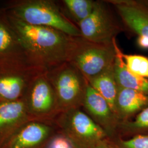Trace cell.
<instances>
[{
    "mask_svg": "<svg viewBox=\"0 0 148 148\" xmlns=\"http://www.w3.org/2000/svg\"><path fill=\"white\" fill-rule=\"evenodd\" d=\"M111 44L93 42L80 36L72 37L68 62L87 81L112 66L116 57L114 41Z\"/></svg>",
    "mask_w": 148,
    "mask_h": 148,
    "instance_id": "obj_3",
    "label": "cell"
},
{
    "mask_svg": "<svg viewBox=\"0 0 148 148\" xmlns=\"http://www.w3.org/2000/svg\"><path fill=\"white\" fill-rule=\"evenodd\" d=\"M46 71L29 63L0 65V99L13 101L24 98L33 81Z\"/></svg>",
    "mask_w": 148,
    "mask_h": 148,
    "instance_id": "obj_7",
    "label": "cell"
},
{
    "mask_svg": "<svg viewBox=\"0 0 148 148\" xmlns=\"http://www.w3.org/2000/svg\"><path fill=\"white\" fill-rule=\"evenodd\" d=\"M82 109L106 132L110 140L116 138L119 121L106 99L90 84Z\"/></svg>",
    "mask_w": 148,
    "mask_h": 148,
    "instance_id": "obj_10",
    "label": "cell"
},
{
    "mask_svg": "<svg viewBox=\"0 0 148 148\" xmlns=\"http://www.w3.org/2000/svg\"><path fill=\"white\" fill-rule=\"evenodd\" d=\"M51 127L41 122H29L22 127L10 144V148H33L47 138Z\"/></svg>",
    "mask_w": 148,
    "mask_h": 148,
    "instance_id": "obj_13",
    "label": "cell"
},
{
    "mask_svg": "<svg viewBox=\"0 0 148 148\" xmlns=\"http://www.w3.org/2000/svg\"><path fill=\"white\" fill-rule=\"evenodd\" d=\"M124 28L137 36V45L148 49V4L145 0H107Z\"/></svg>",
    "mask_w": 148,
    "mask_h": 148,
    "instance_id": "obj_8",
    "label": "cell"
},
{
    "mask_svg": "<svg viewBox=\"0 0 148 148\" xmlns=\"http://www.w3.org/2000/svg\"><path fill=\"white\" fill-rule=\"evenodd\" d=\"M114 65L99 75L88 79V82L90 86L106 99L115 114L119 87L115 76Z\"/></svg>",
    "mask_w": 148,
    "mask_h": 148,
    "instance_id": "obj_16",
    "label": "cell"
},
{
    "mask_svg": "<svg viewBox=\"0 0 148 148\" xmlns=\"http://www.w3.org/2000/svg\"><path fill=\"white\" fill-rule=\"evenodd\" d=\"M24 98L29 114L44 119L59 114L56 94L46 73L33 81Z\"/></svg>",
    "mask_w": 148,
    "mask_h": 148,
    "instance_id": "obj_9",
    "label": "cell"
},
{
    "mask_svg": "<svg viewBox=\"0 0 148 148\" xmlns=\"http://www.w3.org/2000/svg\"><path fill=\"white\" fill-rule=\"evenodd\" d=\"M114 43L116 53L114 69L118 87L136 90L148 95V79L139 77L128 70L116 40Z\"/></svg>",
    "mask_w": 148,
    "mask_h": 148,
    "instance_id": "obj_14",
    "label": "cell"
},
{
    "mask_svg": "<svg viewBox=\"0 0 148 148\" xmlns=\"http://www.w3.org/2000/svg\"><path fill=\"white\" fill-rule=\"evenodd\" d=\"M145 1H146V2L148 4V0H145Z\"/></svg>",
    "mask_w": 148,
    "mask_h": 148,
    "instance_id": "obj_23",
    "label": "cell"
},
{
    "mask_svg": "<svg viewBox=\"0 0 148 148\" xmlns=\"http://www.w3.org/2000/svg\"><path fill=\"white\" fill-rule=\"evenodd\" d=\"M93 0H63L61 8L68 19L77 26L91 14L95 5Z\"/></svg>",
    "mask_w": 148,
    "mask_h": 148,
    "instance_id": "obj_17",
    "label": "cell"
},
{
    "mask_svg": "<svg viewBox=\"0 0 148 148\" xmlns=\"http://www.w3.org/2000/svg\"><path fill=\"white\" fill-rule=\"evenodd\" d=\"M57 122L65 134L64 136L75 148H95L101 142L109 139L82 108L60 112Z\"/></svg>",
    "mask_w": 148,
    "mask_h": 148,
    "instance_id": "obj_5",
    "label": "cell"
},
{
    "mask_svg": "<svg viewBox=\"0 0 148 148\" xmlns=\"http://www.w3.org/2000/svg\"><path fill=\"white\" fill-rule=\"evenodd\" d=\"M95 148H117L109 139H106L99 143Z\"/></svg>",
    "mask_w": 148,
    "mask_h": 148,
    "instance_id": "obj_22",
    "label": "cell"
},
{
    "mask_svg": "<svg viewBox=\"0 0 148 148\" xmlns=\"http://www.w3.org/2000/svg\"><path fill=\"white\" fill-rule=\"evenodd\" d=\"M132 137L138 135L148 136V106L131 120L119 123L118 134Z\"/></svg>",
    "mask_w": 148,
    "mask_h": 148,
    "instance_id": "obj_18",
    "label": "cell"
},
{
    "mask_svg": "<svg viewBox=\"0 0 148 148\" xmlns=\"http://www.w3.org/2000/svg\"><path fill=\"white\" fill-rule=\"evenodd\" d=\"M5 13L28 24L52 28L73 37L79 29L65 16L60 5L51 0H15L1 8Z\"/></svg>",
    "mask_w": 148,
    "mask_h": 148,
    "instance_id": "obj_2",
    "label": "cell"
},
{
    "mask_svg": "<svg viewBox=\"0 0 148 148\" xmlns=\"http://www.w3.org/2000/svg\"><path fill=\"white\" fill-rule=\"evenodd\" d=\"M148 106V95L136 90L119 87L115 114L119 123L132 120Z\"/></svg>",
    "mask_w": 148,
    "mask_h": 148,
    "instance_id": "obj_12",
    "label": "cell"
},
{
    "mask_svg": "<svg viewBox=\"0 0 148 148\" xmlns=\"http://www.w3.org/2000/svg\"><path fill=\"white\" fill-rule=\"evenodd\" d=\"M1 101V99H0V101Z\"/></svg>",
    "mask_w": 148,
    "mask_h": 148,
    "instance_id": "obj_24",
    "label": "cell"
},
{
    "mask_svg": "<svg viewBox=\"0 0 148 148\" xmlns=\"http://www.w3.org/2000/svg\"><path fill=\"white\" fill-rule=\"evenodd\" d=\"M81 36L93 42L111 44L124 26L106 1H96L93 10L77 25Z\"/></svg>",
    "mask_w": 148,
    "mask_h": 148,
    "instance_id": "obj_6",
    "label": "cell"
},
{
    "mask_svg": "<svg viewBox=\"0 0 148 148\" xmlns=\"http://www.w3.org/2000/svg\"><path fill=\"white\" fill-rule=\"evenodd\" d=\"M111 141L117 148H148V135H138L126 139L118 137Z\"/></svg>",
    "mask_w": 148,
    "mask_h": 148,
    "instance_id": "obj_20",
    "label": "cell"
},
{
    "mask_svg": "<svg viewBox=\"0 0 148 148\" xmlns=\"http://www.w3.org/2000/svg\"><path fill=\"white\" fill-rule=\"evenodd\" d=\"M46 74L54 90L59 113L82 108L89 84L79 70L66 62Z\"/></svg>",
    "mask_w": 148,
    "mask_h": 148,
    "instance_id": "obj_4",
    "label": "cell"
},
{
    "mask_svg": "<svg viewBox=\"0 0 148 148\" xmlns=\"http://www.w3.org/2000/svg\"><path fill=\"white\" fill-rule=\"evenodd\" d=\"M5 14L33 65L47 72L68 62L73 36L52 28L28 24Z\"/></svg>",
    "mask_w": 148,
    "mask_h": 148,
    "instance_id": "obj_1",
    "label": "cell"
},
{
    "mask_svg": "<svg viewBox=\"0 0 148 148\" xmlns=\"http://www.w3.org/2000/svg\"><path fill=\"white\" fill-rule=\"evenodd\" d=\"M123 58L128 70L139 77L148 79V58L139 54H125Z\"/></svg>",
    "mask_w": 148,
    "mask_h": 148,
    "instance_id": "obj_19",
    "label": "cell"
},
{
    "mask_svg": "<svg viewBox=\"0 0 148 148\" xmlns=\"http://www.w3.org/2000/svg\"><path fill=\"white\" fill-rule=\"evenodd\" d=\"M19 63L32 64L19 38L7 21L5 12L1 8L0 65Z\"/></svg>",
    "mask_w": 148,
    "mask_h": 148,
    "instance_id": "obj_11",
    "label": "cell"
},
{
    "mask_svg": "<svg viewBox=\"0 0 148 148\" xmlns=\"http://www.w3.org/2000/svg\"><path fill=\"white\" fill-rule=\"evenodd\" d=\"M47 148H75L64 136H56L51 140Z\"/></svg>",
    "mask_w": 148,
    "mask_h": 148,
    "instance_id": "obj_21",
    "label": "cell"
},
{
    "mask_svg": "<svg viewBox=\"0 0 148 148\" xmlns=\"http://www.w3.org/2000/svg\"><path fill=\"white\" fill-rule=\"evenodd\" d=\"M28 116L24 98L17 101H0V131L23 123Z\"/></svg>",
    "mask_w": 148,
    "mask_h": 148,
    "instance_id": "obj_15",
    "label": "cell"
}]
</instances>
